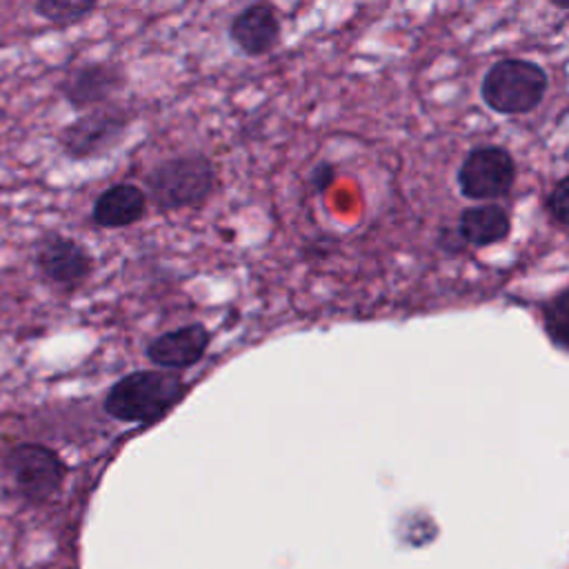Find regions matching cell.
<instances>
[{"label":"cell","mask_w":569,"mask_h":569,"mask_svg":"<svg viewBox=\"0 0 569 569\" xmlns=\"http://www.w3.org/2000/svg\"><path fill=\"white\" fill-rule=\"evenodd\" d=\"M184 389L187 382L176 371L136 369L109 387L102 409L113 420L147 425L164 416L184 396Z\"/></svg>","instance_id":"6da1fadb"},{"label":"cell","mask_w":569,"mask_h":569,"mask_svg":"<svg viewBox=\"0 0 569 569\" xmlns=\"http://www.w3.org/2000/svg\"><path fill=\"white\" fill-rule=\"evenodd\" d=\"M227 33L238 51L249 58H260L278 44L280 18L271 4H247L231 18Z\"/></svg>","instance_id":"30bf717a"},{"label":"cell","mask_w":569,"mask_h":569,"mask_svg":"<svg viewBox=\"0 0 569 569\" xmlns=\"http://www.w3.org/2000/svg\"><path fill=\"white\" fill-rule=\"evenodd\" d=\"M147 200L160 211H178L200 207L216 187L213 162L200 151L169 156L151 167L144 178Z\"/></svg>","instance_id":"7a4b0ae2"},{"label":"cell","mask_w":569,"mask_h":569,"mask_svg":"<svg viewBox=\"0 0 569 569\" xmlns=\"http://www.w3.org/2000/svg\"><path fill=\"white\" fill-rule=\"evenodd\" d=\"M36 267L49 282L62 287L64 291H73L89 280L96 260L84 244L49 231L36 247Z\"/></svg>","instance_id":"52a82bcc"},{"label":"cell","mask_w":569,"mask_h":569,"mask_svg":"<svg viewBox=\"0 0 569 569\" xmlns=\"http://www.w3.org/2000/svg\"><path fill=\"white\" fill-rule=\"evenodd\" d=\"M438 247H440L442 251L453 253V251H460L465 244L460 242V238H458L456 229H442V231H440V236H438Z\"/></svg>","instance_id":"e0dca14e"},{"label":"cell","mask_w":569,"mask_h":569,"mask_svg":"<svg viewBox=\"0 0 569 569\" xmlns=\"http://www.w3.org/2000/svg\"><path fill=\"white\" fill-rule=\"evenodd\" d=\"M542 329L549 342L560 351H569V287H560L540 305Z\"/></svg>","instance_id":"4fadbf2b"},{"label":"cell","mask_w":569,"mask_h":569,"mask_svg":"<svg viewBox=\"0 0 569 569\" xmlns=\"http://www.w3.org/2000/svg\"><path fill=\"white\" fill-rule=\"evenodd\" d=\"M453 229L465 247L485 249L509 238L511 218L507 209L496 202H478L460 211Z\"/></svg>","instance_id":"7c38bea8"},{"label":"cell","mask_w":569,"mask_h":569,"mask_svg":"<svg viewBox=\"0 0 569 569\" xmlns=\"http://www.w3.org/2000/svg\"><path fill=\"white\" fill-rule=\"evenodd\" d=\"M549 89L547 71L527 58H500L482 76L480 98L500 116L531 113Z\"/></svg>","instance_id":"3957f363"},{"label":"cell","mask_w":569,"mask_h":569,"mask_svg":"<svg viewBox=\"0 0 569 569\" xmlns=\"http://www.w3.org/2000/svg\"><path fill=\"white\" fill-rule=\"evenodd\" d=\"M147 193L133 182H118L100 191L91 207V220L102 229H124L147 213Z\"/></svg>","instance_id":"8fae6325"},{"label":"cell","mask_w":569,"mask_h":569,"mask_svg":"<svg viewBox=\"0 0 569 569\" xmlns=\"http://www.w3.org/2000/svg\"><path fill=\"white\" fill-rule=\"evenodd\" d=\"M127 84V73L120 64L107 60H93L71 67L60 84V96L78 111L107 104Z\"/></svg>","instance_id":"ba28073f"},{"label":"cell","mask_w":569,"mask_h":569,"mask_svg":"<svg viewBox=\"0 0 569 569\" xmlns=\"http://www.w3.org/2000/svg\"><path fill=\"white\" fill-rule=\"evenodd\" d=\"M211 345V331L200 325H182L169 329L144 345L147 360L162 371H182L198 365Z\"/></svg>","instance_id":"9c48e42d"},{"label":"cell","mask_w":569,"mask_h":569,"mask_svg":"<svg viewBox=\"0 0 569 569\" xmlns=\"http://www.w3.org/2000/svg\"><path fill=\"white\" fill-rule=\"evenodd\" d=\"M549 218L558 224V229H567L569 222V176H560L545 200Z\"/></svg>","instance_id":"9a60e30c"},{"label":"cell","mask_w":569,"mask_h":569,"mask_svg":"<svg viewBox=\"0 0 569 569\" xmlns=\"http://www.w3.org/2000/svg\"><path fill=\"white\" fill-rule=\"evenodd\" d=\"M131 122H133L131 109L111 100L71 120L58 133V144L62 153L71 160L98 158L122 142Z\"/></svg>","instance_id":"277c9868"},{"label":"cell","mask_w":569,"mask_h":569,"mask_svg":"<svg viewBox=\"0 0 569 569\" xmlns=\"http://www.w3.org/2000/svg\"><path fill=\"white\" fill-rule=\"evenodd\" d=\"M4 467L18 493L29 502L49 500L67 476V465L60 453L40 442L13 445L4 456Z\"/></svg>","instance_id":"8992f818"},{"label":"cell","mask_w":569,"mask_h":569,"mask_svg":"<svg viewBox=\"0 0 569 569\" xmlns=\"http://www.w3.org/2000/svg\"><path fill=\"white\" fill-rule=\"evenodd\" d=\"M516 160L498 144L473 147L456 171L458 191L473 202H493L511 193L516 184Z\"/></svg>","instance_id":"5b68a950"},{"label":"cell","mask_w":569,"mask_h":569,"mask_svg":"<svg viewBox=\"0 0 569 569\" xmlns=\"http://www.w3.org/2000/svg\"><path fill=\"white\" fill-rule=\"evenodd\" d=\"M307 180H309V187L313 189V193H325L336 180V164L329 160H320L318 164H313Z\"/></svg>","instance_id":"2e32d148"},{"label":"cell","mask_w":569,"mask_h":569,"mask_svg":"<svg viewBox=\"0 0 569 569\" xmlns=\"http://www.w3.org/2000/svg\"><path fill=\"white\" fill-rule=\"evenodd\" d=\"M98 9V2L93 0H38L33 2V11L44 18L47 22H53L58 27H69L87 16H91Z\"/></svg>","instance_id":"5bb4252c"}]
</instances>
